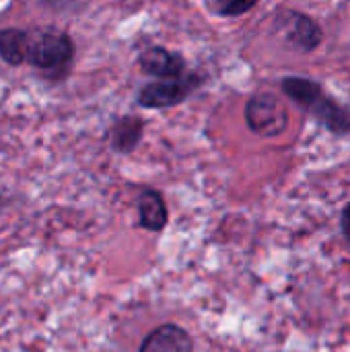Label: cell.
Masks as SVG:
<instances>
[{
    "label": "cell",
    "mask_w": 350,
    "mask_h": 352,
    "mask_svg": "<svg viewBox=\"0 0 350 352\" xmlns=\"http://www.w3.org/2000/svg\"><path fill=\"white\" fill-rule=\"evenodd\" d=\"M281 87L295 103L314 113L334 134L350 132V109L328 97L320 82L303 76H287Z\"/></svg>",
    "instance_id": "obj_1"
},
{
    "label": "cell",
    "mask_w": 350,
    "mask_h": 352,
    "mask_svg": "<svg viewBox=\"0 0 350 352\" xmlns=\"http://www.w3.org/2000/svg\"><path fill=\"white\" fill-rule=\"evenodd\" d=\"M74 60V43L68 33L47 29L29 45V62L35 70L50 78H60L70 70Z\"/></svg>",
    "instance_id": "obj_2"
},
{
    "label": "cell",
    "mask_w": 350,
    "mask_h": 352,
    "mask_svg": "<svg viewBox=\"0 0 350 352\" xmlns=\"http://www.w3.org/2000/svg\"><path fill=\"white\" fill-rule=\"evenodd\" d=\"M245 120L252 132L258 136H281L289 126L287 107L270 93H258L250 97L245 105Z\"/></svg>",
    "instance_id": "obj_3"
},
{
    "label": "cell",
    "mask_w": 350,
    "mask_h": 352,
    "mask_svg": "<svg viewBox=\"0 0 350 352\" xmlns=\"http://www.w3.org/2000/svg\"><path fill=\"white\" fill-rule=\"evenodd\" d=\"M198 85L200 78L196 74H182L177 78H159L157 82H149L138 93V103L149 109L173 107L186 101Z\"/></svg>",
    "instance_id": "obj_4"
},
{
    "label": "cell",
    "mask_w": 350,
    "mask_h": 352,
    "mask_svg": "<svg viewBox=\"0 0 350 352\" xmlns=\"http://www.w3.org/2000/svg\"><path fill=\"white\" fill-rule=\"evenodd\" d=\"M194 344L190 334L175 326V324H163L155 328L140 344L138 352H192Z\"/></svg>",
    "instance_id": "obj_5"
},
{
    "label": "cell",
    "mask_w": 350,
    "mask_h": 352,
    "mask_svg": "<svg viewBox=\"0 0 350 352\" xmlns=\"http://www.w3.org/2000/svg\"><path fill=\"white\" fill-rule=\"evenodd\" d=\"M138 64L142 72L157 78H177L186 74V62L179 54L165 47H149L140 54Z\"/></svg>",
    "instance_id": "obj_6"
},
{
    "label": "cell",
    "mask_w": 350,
    "mask_h": 352,
    "mask_svg": "<svg viewBox=\"0 0 350 352\" xmlns=\"http://www.w3.org/2000/svg\"><path fill=\"white\" fill-rule=\"evenodd\" d=\"M283 31H285L287 39L303 52L316 50L324 37L322 27L311 16L301 14V12H289V19H285Z\"/></svg>",
    "instance_id": "obj_7"
},
{
    "label": "cell",
    "mask_w": 350,
    "mask_h": 352,
    "mask_svg": "<svg viewBox=\"0 0 350 352\" xmlns=\"http://www.w3.org/2000/svg\"><path fill=\"white\" fill-rule=\"evenodd\" d=\"M167 206L159 192L146 190L138 198V223L146 231H161L167 225Z\"/></svg>",
    "instance_id": "obj_8"
},
{
    "label": "cell",
    "mask_w": 350,
    "mask_h": 352,
    "mask_svg": "<svg viewBox=\"0 0 350 352\" xmlns=\"http://www.w3.org/2000/svg\"><path fill=\"white\" fill-rule=\"evenodd\" d=\"M31 39L23 29H2L0 31V58L10 66H21L29 60Z\"/></svg>",
    "instance_id": "obj_9"
},
{
    "label": "cell",
    "mask_w": 350,
    "mask_h": 352,
    "mask_svg": "<svg viewBox=\"0 0 350 352\" xmlns=\"http://www.w3.org/2000/svg\"><path fill=\"white\" fill-rule=\"evenodd\" d=\"M142 138V120L134 118V116H126L122 120H118L113 124V128L109 130V140L113 151L118 153H130L138 146Z\"/></svg>",
    "instance_id": "obj_10"
},
{
    "label": "cell",
    "mask_w": 350,
    "mask_h": 352,
    "mask_svg": "<svg viewBox=\"0 0 350 352\" xmlns=\"http://www.w3.org/2000/svg\"><path fill=\"white\" fill-rule=\"evenodd\" d=\"M256 4H258V0H217L215 2L219 14H223V16H239V14L248 12L250 8H254Z\"/></svg>",
    "instance_id": "obj_11"
},
{
    "label": "cell",
    "mask_w": 350,
    "mask_h": 352,
    "mask_svg": "<svg viewBox=\"0 0 350 352\" xmlns=\"http://www.w3.org/2000/svg\"><path fill=\"white\" fill-rule=\"evenodd\" d=\"M39 2L54 10H70V8H76L78 0H39Z\"/></svg>",
    "instance_id": "obj_12"
},
{
    "label": "cell",
    "mask_w": 350,
    "mask_h": 352,
    "mask_svg": "<svg viewBox=\"0 0 350 352\" xmlns=\"http://www.w3.org/2000/svg\"><path fill=\"white\" fill-rule=\"evenodd\" d=\"M340 225H342V233H344V237L350 241V202L347 204V208L342 210V221H340Z\"/></svg>",
    "instance_id": "obj_13"
}]
</instances>
